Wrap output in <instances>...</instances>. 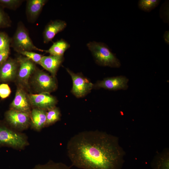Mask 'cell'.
<instances>
[{
	"mask_svg": "<svg viewBox=\"0 0 169 169\" xmlns=\"http://www.w3.org/2000/svg\"><path fill=\"white\" fill-rule=\"evenodd\" d=\"M23 1L21 0H0V5L3 8L14 10L18 8Z\"/></svg>",
	"mask_w": 169,
	"mask_h": 169,
	"instance_id": "7402d4cb",
	"label": "cell"
},
{
	"mask_svg": "<svg viewBox=\"0 0 169 169\" xmlns=\"http://www.w3.org/2000/svg\"><path fill=\"white\" fill-rule=\"evenodd\" d=\"M28 144L25 136L7 125L0 124V146L22 149Z\"/></svg>",
	"mask_w": 169,
	"mask_h": 169,
	"instance_id": "5b68a950",
	"label": "cell"
},
{
	"mask_svg": "<svg viewBox=\"0 0 169 169\" xmlns=\"http://www.w3.org/2000/svg\"><path fill=\"white\" fill-rule=\"evenodd\" d=\"M30 59L35 64H39L41 58L43 56L42 55L32 51H23L18 53Z\"/></svg>",
	"mask_w": 169,
	"mask_h": 169,
	"instance_id": "603a6c76",
	"label": "cell"
},
{
	"mask_svg": "<svg viewBox=\"0 0 169 169\" xmlns=\"http://www.w3.org/2000/svg\"><path fill=\"white\" fill-rule=\"evenodd\" d=\"M30 80L34 90L38 93H50L55 91L57 88L55 77L38 69H36Z\"/></svg>",
	"mask_w": 169,
	"mask_h": 169,
	"instance_id": "277c9868",
	"label": "cell"
},
{
	"mask_svg": "<svg viewBox=\"0 0 169 169\" xmlns=\"http://www.w3.org/2000/svg\"><path fill=\"white\" fill-rule=\"evenodd\" d=\"M28 97L31 107L47 111L56 106L58 101L50 93H42L28 94Z\"/></svg>",
	"mask_w": 169,
	"mask_h": 169,
	"instance_id": "9c48e42d",
	"label": "cell"
},
{
	"mask_svg": "<svg viewBox=\"0 0 169 169\" xmlns=\"http://www.w3.org/2000/svg\"><path fill=\"white\" fill-rule=\"evenodd\" d=\"M10 47L0 50V65L5 62L9 58Z\"/></svg>",
	"mask_w": 169,
	"mask_h": 169,
	"instance_id": "4316f807",
	"label": "cell"
},
{
	"mask_svg": "<svg viewBox=\"0 0 169 169\" xmlns=\"http://www.w3.org/2000/svg\"><path fill=\"white\" fill-rule=\"evenodd\" d=\"M11 21L8 16L0 5V28H8L11 25Z\"/></svg>",
	"mask_w": 169,
	"mask_h": 169,
	"instance_id": "cb8c5ba5",
	"label": "cell"
},
{
	"mask_svg": "<svg viewBox=\"0 0 169 169\" xmlns=\"http://www.w3.org/2000/svg\"><path fill=\"white\" fill-rule=\"evenodd\" d=\"M11 92L9 85L3 83L0 84V97L4 99L9 96Z\"/></svg>",
	"mask_w": 169,
	"mask_h": 169,
	"instance_id": "484cf974",
	"label": "cell"
},
{
	"mask_svg": "<svg viewBox=\"0 0 169 169\" xmlns=\"http://www.w3.org/2000/svg\"><path fill=\"white\" fill-rule=\"evenodd\" d=\"M17 60L18 67L16 79L18 85L28 89L30 78L37 69L35 63L23 55L18 57Z\"/></svg>",
	"mask_w": 169,
	"mask_h": 169,
	"instance_id": "8992f818",
	"label": "cell"
},
{
	"mask_svg": "<svg viewBox=\"0 0 169 169\" xmlns=\"http://www.w3.org/2000/svg\"><path fill=\"white\" fill-rule=\"evenodd\" d=\"M46 111L33 108L30 113L31 124L32 128L39 131L45 127Z\"/></svg>",
	"mask_w": 169,
	"mask_h": 169,
	"instance_id": "2e32d148",
	"label": "cell"
},
{
	"mask_svg": "<svg viewBox=\"0 0 169 169\" xmlns=\"http://www.w3.org/2000/svg\"><path fill=\"white\" fill-rule=\"evenodd\" d=\"M73 166L81 169H121L125 152L118 137L98 130L75 135L67 145Z\"/></svg>",
	"mask_w": 169,
	"mask_h": 169,
	"instance_id": "6da1fadb",
	"label": "cell"
},
{
	"mask_svg": "<svg viewBox=\"0 0 169 169\" xmlns=\"http://www.w3.org/2000/svg\"><path fill=\"white\" fill-rule=\"evenodd\" d=\"M18 67L17 59L8 58L0 65V81L5 82L16 79Z\"/></svg>",
	"mask_w": 169,
	"mask_h": 169,
	"instance_id": "7c38bea8",
	"label": "cell"
},
{
	"mask_svg": "<svg viewBox=\"0 0 169 169\" xmlns=\"http://www.w3.org/2000/svg\"><path fill=\"white\" fill-rule=\"evenodd\" d=\"M67 71L71 76L73 86L71 90L76 97L80 98L89 93L94 88V84L80 73H75L68 68Z\"/></svg>",
	"mask_w": 169,
	"mask_h": 169,
	"instance_id": "52a82bcc",
	"label": "cell"
},
{
	"mask_svg": "<svg viewBox=\"0 0 169 169\" xmlns=\"http://www.w3.org/2000/svg\"><path fill=\"white\" fill-rule=\"evenodd\" d=\"M67 23L61 20H52L45 26L43 32V41L47 44L52 41L55 36L63 31L66 27Z\"/></svg>",
	"mask_w": 169,
	"mask_h": 169,
	"instance_id": "4fadbf2b",
	"label": "cell"
},
{
	"mask_svg": "<svg viewBox=\"0 0 169 169\" xmlns=\"http://www.w3.org/2000/svg\"><path fill=\"white\" fill-rule=\"evenodd\" d=\"M11 38L5 32H0V50L10 46Z\"/></svg>",
	"mask_w": 169,
	"mask_h": 169,
	"instance_id": "d4e9b609",
	"label": "cell"
},
{
	"mask_svg": "<svg viewBox=\"0 0 169 169\" xmlns=\"http://www.w3.org/2000/svg\"><path fill=\"white\" fill-rule=\"evenodd\" d=\"M87 46L98 65L115 68L120 66V61L105 44L94 41L89 42Z\"/></svg>",
	"mask_w": 169,
	"mask_h": 169,
	"instance_id": "7a4b0ae2",
	"label": "cell"
},
{
	"mask_svg": "<svg viewBox=\"0 0 169 169\" xmlns=\"http://www.w3.org/2000/svg\"><path fill=\"white\" fill-rule=\"evenodd\" d=\"M61 115L60 110L56 106L47 111L45 126L51 125L59 120Z\"/></svg>",
	"mask_w": 169,
	"mask_h": 169,
	"instance_id": "d6986e66",
	"label": "cell"
},
{
	"mask_svg": "<svg viewBox=\"0 0 169 169\" xmlns=\"http://www.w3.org/2000/svg\"><path fill=\"white\" fill-rule=\"evenodd\" d=\"M129 80L126 77L119 76L107 77L98 81L94 85L95 89L103 88L110 90H126L128 88Z\"/></svg>",
	"mask_w": 169,
	"mask_h": 169,
	"instance_id": "30bf717a",
	"label": "cell"
},
{
	"mask_svg": "<svg viewBox=\"0 0 169 169\" xmlns=\"http://www.w3.org/2000/svg\"><path fill=\"white\" fill-rule=\"evenodd\" d=\"M70 47V44L64 39H61L54 42L48 50L43 52L54 56H64L65 51Z\"/></svg>",
	"mask_w": 169,
	"mask_h": 169,
	"instance_id": "ac0fdd59",
	"label": "cell"
},
{
	"mask_svg": "<svg viewBox=\"0 0 169 169\" xmlns=\"http://www.w3.org/2000/svg\"><path fill=\"white\" fill-rule=\"evenodd\" d=\"M163 38L165 42L167 44H169V31H166L163 35Z\"/></svg>",
	"mask_w": 169,
	"mask_h": 169,
	"instance_id": "83f0119b",
	"label": "cell"
},
{
	"mask_svg": "<svg viewBox=\"0 0 169 169\" xmlns=\"http://www.w3.org/2000/svg\"><path fill=\"white\" fill-rule=\"evenodd\" d=\"M10 46L18 53L23 51L34 50L43 52V50L34 45L27 29L21 22L18 23L15 32L11 38Z\"/></svg>",
	"mask_w": 169,
	"mask_h": 169,
	"instance_id": "3957f363",
	"label": "cell"
},
{
	"mask_svg": "<svg viewBox=\"0 0 169 169\" xmlns=\"http://www.w3.org/2000/svg\"><path fill=\"white\" fill-rule=\"evenodd\" d=\"M152 169H169V150L165 148L154 157L151 164Z\"/></svg>",
	"mask_w": 169,
	"mask_h": 169,
	"instance_id": "e0dca14e",
	"label": "cell"
},
{
	"mask_svg": "<svg viewBox=\"0 0 169 169\" xmlns=\"http://www.w3.org/2000/svg\"><path fill=\"white\" fill-rule=\"evenodd\" d=\"M6 121L12 128L18 130L27 129L31 124L30 115L10 109L5 114Z\"/></svg>",
	"mask_w": 169,
	"mask_h": 169,
	"instance_id": "ba28073f",
	"label": "cell"
},
{
	"mask_svg": "<svg viewBox=\"0 0 169 169\" xmlns=\"http://www.w3.org/2000/svg\"><path fill=\"white\" fill-rule=\"evenodd\" d=\"M64 59V56H43L39 64L55 77Z\"/></svg>",
	"mask_w": 169,
	"mask_h": 169,
	"instance_id": "5bb4252c",
	"label": "cell"
},
{
	"mask_svg": "<svg viewBox=\"0 0 169 169\" xmlns=\"http://www.w3.org/2000/svg\"><path fill=\"white\" fill-rule=\"evenodd\" d=\"M28 94L25 89L18 85L17 88L14 98L10 105L11 109L26 113L30 115L31 106Z\"/></svg>",
	"mask_w": 169,
	"mask_h": 169,
	"instance_id": "8fae6325",
	"label": "cell"
},
{
	"mask_svg": "<svg viewBox=\"0 0 169 169\" xmlns=\"http://www.w3.org/2000/svg\"><path fill=\"white\" fill-rule=\"evenodd\" d=\"M160 1L159 0H140L138 6L141 10L149 12L156 7Z\"/></svg>",
	"mask_w": 169,
	"mask_h": 169,
	"instance_id": "ffe728a7",
	"label": "cell"
},
{
	"mask_svg": "<svg viewBox=\"0 0 169 169\" xmlns=\"http://www.w3.org/2000/svg\"><path fill=\"white\" fill-rule=\"evenodd\" d=\"M47 1L46 0H28L27 1L26 12L29 22H34L36 20Z\"/></svg>",
	"mask_w": 169,
	"mask_h": 169,
	"instance_id": "9a60e30c",
	"label": "cell"
},
{
	"mask_svg": "<svg viewBox=\"0 0 169 169\" xmlns=\"http://www.w3.org/2000/svg\"><path fill=\"white\" fill-rule=\"evenodd\" d=\"M32 169H71L70 167L62 162L49 161L43 164L36 165Z\"/></svg>",
	"mask_w": 169,
	"mask_h": 169,
	"instance_id": "44dd1931",
	"label": "cell"
}]
</instances>
